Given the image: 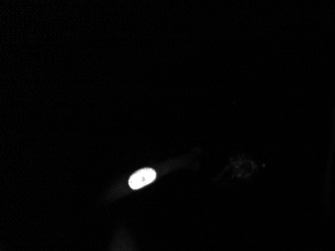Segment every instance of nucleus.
Wrapping results in <instances>:
<instances>
[{"label":"nucleus","instance_id":"f257e3e1","mask_svg":"<svg viewBox=\"0 0 335 251\" xmlns=\"http://www.w3.org/2000/svg\"><path fill=\"white\" fill-rule=\"evenodd\" d=\"M156 179V172L151 168H144L135 172L129 179V185L132 189H140L152 183Z\"/></svg>","mask_w":335,"mask_h":251}]
</instances>
